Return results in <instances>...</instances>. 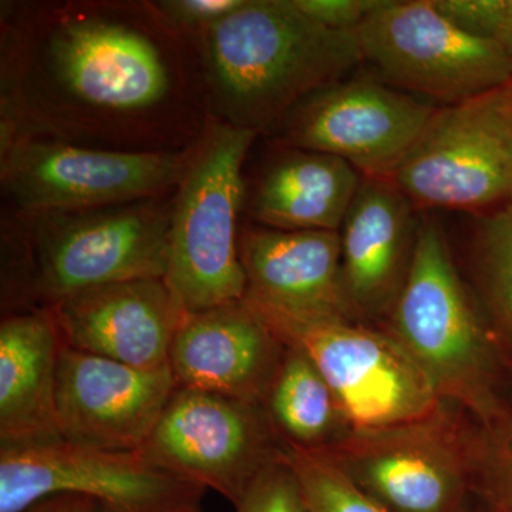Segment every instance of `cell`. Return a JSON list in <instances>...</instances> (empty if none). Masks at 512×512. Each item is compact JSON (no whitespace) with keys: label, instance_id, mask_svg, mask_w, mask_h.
Masks as SVG:
<instances>
[{"label":"cell","instance_id":"obj_1","mask_svg":"<svg viewBox=\"0 0 512 512\" xmlns=\"http://www.w3.org/2000/svg\"><path fill=\"white\" fill-rule=\"evenodd\" d=\"M15 29L3 62L2 121L72 141L128 136L177 97V33L143 6L70 5Z\"/></svg>","mask_w":512,"mask_h":512},{"label":"cell","instance_id":"obj_2","mask_svg":"<svg viewBox=\"0 0 512 512\" xmlns=\"http://www.w3.org/2000/svg\"><path fill=\"white\" fill-rule=\"evenodd\" d=\"M198 40L224 123L256 133L363 63L356 33L325 28L293 0H245Z\"/></svg>","mask_w":512,"mask_h":512},{"label":"cell","instance_id":"obj_3","mask_svg":"<svg viewBox=\"0 0 512 512\" xmlns=\"http://www.w3.org/2000/svg\"><path fill=\"white\" fill-rule=\"evenodd\" d=\"M383 329L448 406L480 423L511 409L510 359L429 215L419 218L412 268Z\"/></svg>","mask_w":512,"mask_h":512},{"label":"cell","instance_id":"obj_4","mask_svg":"<svg viewBox=\"0 0 512 512\" xmlns=\"http://www.w3.org/2000/svg\"><path fill=\"white\" fill-rule=\"evenodd\" d=\"M20 214L19 252L3 266V316L52 309L100 286L164 279L173 201Z\"/></svg>","mask_w":512,"mask_h":512},{"label":"cell","instance_id":"obj_5","mask_svg":"<svg viewBox=\"0 0 512 512\" xmlns=\"http://www.w3.org/2000/svg\"><path fill=\"white\" fill-rule=\"evenodd\" d=\"M256 136L254 130L212 121L192 147L173 200L164 276L185 313L247 295L238 220L247 195L242 168Z\"/></svg>","mask_w":512,"mask_h":512},{"label":"cell","instance_id":"obj_6","mask_svg":"<svg viewBox=\"0 0 512 512\" xmlns=\"http://www.w3.org/2000/svg\"><path fill=\"white\" fill-rule=\"evenodd\" d=\"M288 348L302 350L329 384L350 431L423 419L444 402L384 329L348 319L306 318L244 299Z\"/></svg>","mask_w":512,"mask_h":512},{"label":"cell","instance_id":"obj_7","mask_svg":"<svg viewBox=\"0 0 512 512\" xmlns=\"http://www.w3.org/2000/svg\"><path fill=\"white\" fill-rule=\"evenodd\" d=\"M470 429L444 403L423 419L349 431L318 453L389 512H473Z\"/></svg>","mask_w":512,"mask_h":512},{"label":"cell","instance_id":"obj_8","mask_svg":"<svg viewBox=\"0 0 512 512\" xmlns=\"http://www.w3.org/2000/svg\"><path fill=\"white\" fill-rule=\"evenodd\" d=\"M392 180L420 210L512 205V80L437 107Z\"/></svg>","mask_w":512,"mask_h":512},{"label":"cell","instance_id":"obj_9","mask_svg":"<svg viewBox=\"0 0 512 512\" xmlns=\"http://www.w3.org/2000/svg\"><path fill=\"white\" fill-rule=\"evenodd\" d=\"M192 147L130 151L18 131L2 146V187L20 214L148 200L177 187Z\"/></svg>","mask_w":512,"mask_h":512},{"label":"cell","instance_id":"obj_10","mask_svg":"<svg viewBox=\"0 0 512 512\" xmlns=\"http://www.w3.org/2000/svg\"><path fill=\"white\" fill-rule=\"evenodd\" d=\"M356 35L375 79L443 106L512 80L501 47L456 28L431 0H380Z\"/></svg>","mask_w":512,"mask_h":512},{"label":"cell","instance_id":"obj_11","mask_svg":"<svg viewBox=\"0 0 512 512\" xmlns=\"http://www.w3.org/2000/svg\"><path fill=\"white\" fill-rule=\"evenodd\" d=\"M286 451L262 404L177 384L140 453L237 507L256 478Z\"/></svg>","mask_w":512,"mask_h":512},{"label":"cell","instance_id":"obj_12","mask_svg":"<svg viewBox=\"0 0 512 512\" xmlns=\"http://www.w3.org/2000/svg\"><path fill=\"white\" fill-rule=\"evenodd\" d=\"M204 488L175 477L140 451H104L59 440L0 448V512L56 494H79L116 512H201Z\"/></svg>","mask_w":512,"mask_h":512},{"label":"cell","instance_id":"obj_13","mask_svg":"<svg viewBox=\"0 0 512 512\" xmlns=\"http://www.w3.org/2000/svg\"><path fill=\"white\" fill-rule=\"evenodd\" d=\"M437 107L375 77L340 80L281 121L282 144L342 158L365 178H393Z\"/></svg>","mask_w":512,"mask_h":512},{"label":"cell","instance_id":"obj_14","mask_svg":"<svg viewBox=\"0 0 512 512\" xmlns=\"http://www.w3.org/2000/svg\"><path fill=\"white\" fill-rule=\"evenodd\" d=\"M175 389L171 369H136L63 343L56 387L60 436L96 450L140 451Z\"/></svg>","mask_w":512,"mask_h":512},{"label":"cell","instance_id":"obj_15","mask_svg":"<svg viewBox=\"0 0 512 512\" xmlns=\"http://www.w3.org/2000/svg\"><path fill=\"white\" fill-rule=\"evenodd\" d=\"M50 312L64 345L141 370L171 369V349L187 315L164 279L100 286Z\"/></svg>","mask_w":512,"mask_h":512},{"label":"cell","instance_id":"obj_16","mask_svg":"<svg viewBox=\"0 0 512 512\" xmlns=\"http://www.w3.org/2000/svg\"><path fill=\"white\" fill-rule=\"evenodd\" d=\"M285 353L284 343L242 299L187 313L170 366L178 386L264 406Z\"/></svg>","mask_w":512,"mask_h":512},{"label":"cell","instance_id":"obj_17","mask_svg":"<svg viewBox=\"0 0 512 512\" xmlns=\"http://www.w3.org/2000/svg\"><path fill=\"white\" fill-rule=\"evenodd\" d=\"M392 178H365L342 228V279L359 322L387 320L402 293L416 249L419 218Z\"/></svg>","mask_w":512,"mask_h":512},{"label":"cell","instance_id":"obj_18","mask_svg":"<svg viewBox=\"0 0 512 512\" xmlns=\"http://www.w3.org/2000/svg\"><path fill=\"white\" fill-rule=\"evenodd\" d=\"M239 258L244 299L306 318L357 320L343 286L339 231L241 228Z\"/></svg>","mask_w":512,"mask_h":512},{"label":"cell","instance_id":"obj_19","mask_svg":"<svg viewBox=\"0 0 512 512\" xmlns=\"http://www.w3.org/2000/svg\"><path fill=\"white\" fill-rule=\"evenodd\" d=\"M63 340L49 309L12 313L0 323V448L62 440L57 367Z\"/></svg>","mask_w":512,"mask_h":512},{"label":"cell","instance_id":"obj_20","mask_svg":"<svg viewBox=\"0 0 512 512\" xmlns=\"http://www.w3.org/2000/svg\"><path fill=\"white\" fill-rule=\"evenodd\" d=\"M362 183L342 158L288 148L259 178L248 211L278 231H340Z\"/></svg>","mask_w":512,"mask_h":512},{"label":"cell","instance_id":"obj_21","mask_svg":"<svg viewBox=\"0 0 512 512\" xmlns=\"http://www.w3.org/2000/svg\"><path fill=\"white\" fill-rule=\"evenodd\" d=\"M288 448L319 451L350 429L329 384L302 350L288 348L264 404Z\"/></svg>","mask_w":512,"mask_h":512},{"label":"cell","instance_id":"obj_22","mask_svg":"<svg viewBox=\"0 0 512 512\" xmlns=\"http://www.w3.org/2000/svg\"><path fill=\"white\" fill-rule=\"evenodd\" d=\"M476 217L470 244L473 293L512 365V205Z\"/></svg>","mask_w":512,"mask_h":512},{"label":"cell","instance_id":"obj_23","mask_svg":"<svg viewBox=\"0 0 512 512\" xmlns=\"http://www.w3.org/2000/svg\"><path fill=\"white\" fill-rule=\"evenodd\" d=\"M471 480L480 512H512V407L470 429Z\"/></svg>","mask_w":512,"mask_h":512},{"label":"cell","instance_id":"obj_24","mask_svg":"<svg viewBox=\"0 0 512 512\" xmlns=\"http://www.w3.org/2000/svg\"><path fill=\"white\" fill-rule=\"evenodd\" d=\"M286 458L298 480L306 511L389 512L322 453L288 448Z\"/></svg>","mask_w":512,"mask_h":512},{"label":"cell","instance_id":"obj_25","mask_svg":"<svg viewBox=\"0 0 512 512\" xmlns=\"http://www.w3.org/2000/svg\"><path fill=\"white\" fill-rule=\"evenodd\" d=\"M431 3L456 28L491 40L512 59V0H431Z\"/></svg>","mask_w":512,"mask_h":512},{"label":"cell","instance_id":"obj_26","mask_svg":"<svg viewBox=\"0 0 512 512\" xmlns=\"http://www.w3.org/2000/svg\"><path fill=\"white\" fill-rule=\"evenodd\" d=\"M235 512H308L286 454L256 478Z\"/></svg>","mask_w":512,"mask_h":512},{"label":"cell","instance_id":"obj_27","mask_svg":"<svg viewBox=\"0 0 512 512\" xmlns=\"http://www.w3.org/2000/svg\"><path fill=\"white\" fill-rule=\"evenodd\" d=\"M245 0H161L150 2L157 13L178 36L200 39L207 30L244 5Z\"/></svg>","mask_w":512,"mask_h":512},{"label":"cell","instance_id":"obj_28","mask_svg":"<svg viewBox=\"0 0 512 512\" xmlns=\"http://www.w3.org/2000/svg\"><path fill=\"white\" fill-rule=\"evenodd\" d=\"M293 3L325 28L356 33L380 0H293Z\"/></svg>","mask_w":512,"mask_h":512},{"label":"cell","instance_id":"obj_29","mask_svg":"<svg viewBox=\"0 0 512 512\" xmlns=\"http://www.w3.org/2000/svg\"><path fill=\"white\" fill-rule=\"evenodd\" d=\"M20 512H116L109 505L79 494H56L36 501Z\"/></svg>","mask_w":512,"mask_h":512},{"label":"cell","instance_id":"obj_30","mask_svg":"<svg viewBox=\"0 0 512 512\" xmlns=\"http://www.w3.org/2000/svg\"><path fill=\"white\" fill-rule=\"evenodd\" d=\"M473 512H480V510H478V508L476 507V510H474Z\"/></svg>","mask_w":512,"mask_h":512}]
</instances>
